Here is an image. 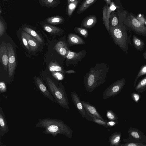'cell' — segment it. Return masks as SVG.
<instances>
[{
	"label": "cell",
	"instance_id": "obj_1",
	"mask_svg": "<svg viewBox=\"0 0 146 146\" xmlns=\"http://www.w3.org/2000/svg\"><path fill=\"white\" fill-rule=\"evenodd\" d=\"M109 67L104 63H97L91 67L84 76V85L86 90L89 93L106 81V78Z\"/></svg>",
	"mask_w": 146,
	"mask_h": 146
},
{
	"label": "cell",
	"instance_id": "obj_2",
	"mask_svg": "<svg viewBox=\"0 0 146 146\" xmlns=\"http://www.w3.org/2000/svg\"><path fill=\"white\" fill-rule=\"evenodd\" d=\"M35 127L44 129L42 131L43 133L51 135L53 137L59 134L69 138L72 137V130L62 121L59 119L51 118L39 119Z\"/></svg>",
	"mask_w": 146,
	"mask_h": 146
},
{
	"label": "cell",
	"instance_id": "obj_3",
	"mask_svg": "<svg viewBox=\"0 0 146 146\" xmlns=\"http://www.w3.org/2000/svg\"><path fill=\"white\" fill-rule=\"evenodd\" d=\"M110 34L115 43L126 54L128 53L129 44H132L131 35H129L125 25L119 21L118 25L115 27H110Z\"/></svg>",
	"mask_w": 146,
	"mask_h": 146
},
{
	"label": "cell",
	"instance_id": "obj_4",
	"mask_svg": "<svg viewBox=\"0 0 146 146\" xmlns=\"http://www.w3.org/2000/svg\"><path fill=\"white\" fill-rule=\"evenodd\" d=\"M119 21L126 27L137 35L146 36V27L137 19L132 13L125 11L120 13L118 11Z\"/></svg>",
	"mask_w": 146,
	"mask_h": 146
},
{
	"label": "cell",
	"instance_id": "obj_5",
	"mask_svg": "<svg viewBox=\"0 0 146 146\" xmlns=\"http://www.w3.org/2000/svg\"><path fill=\"white\" fill-rule=\"evenodd\" d=\"M46 79L48 89L54 98V102L65 109H69L68 100L64 87L62 84L57 86L49 77Z\"/></svg>",
	"mask_w": 146,
	"mask_h": 146
},
{
	"label": "cell",
	"instance_id": "obj_6",
	"mask_svg": "<svg viewBox=\"0 0 146 146\" xmlns=\"http://www.w3.org/2000/svg\"><path fill=\"white\" fill-rule=\"evenodd\" d=\"M125 84V79L123 78L117 80L110 84L103 92V99H106L118 94L123 89Z\"/></svg>",
	"mask_w": 146,
	"mask_h": 146
},
{
	"label": "cell",
	"instance_id": "obj_7",
	"mask_svg": "<svg viewBox=\"0 0 146 146\" xmlns=\"http://www.w3.org/2000/svg\"><path fill=\"white\" fill-rule=\"evenodd\" d=\"M128 133L129 137L127 139L123 138V141L124 142L146 143V135L138 129L130 127Z\"/></svg>",
	"mask_w": 146,
	"mask_h": 146
},
{
	"label": "cell",
	"instance_id": "obj_8",
	"mask_svg": "<svg viewBox=\"0 0 146 146\" xmlns=\"http://www.w3.org/2000/svg\"><path fill=\"white\" fill-rule=\"evenodd\" d=\"M86 51L84 50H83L78 52L69 50L68 54L66 57L67 66L76 65L78 62L81 61L82 59L86 56Z\"/></svg>",
	"mask_w": 146,
	"mask_h": 146
},
{
	"label": "cell",
	"instance_id": "obj_9",
	"mask_svg": "<svg viewBox=\"0 0 146 146\" xmlns=\"http://www.w3.org/2000/svg\"><path fill=\"white\" fill-rule=\"evenodd\" d=\"M119 7L116 5L113 2H112L110 5L106 4L103 8V21L106 29L110 34L109 19L111 13Z\"/></svg>",
	"mask_w": 146,
	"mask_h": 146
},
{
	"label": "cell",
	"instance_id": "obj_10",
	"mask_svg": "<svg viewBox=\"0 0 146 146\" xmlns=\"http://www.w3.org/2000/svg\"><path fill=\"white\" fill-rule=\"evenodd\" d=\"M71 96L74 105L82 116L88 120L92 121V117L87 113L77 94L75 92H71Z\"/></svg>",
	"mask_w": 146,
	"mask_h": 146
},
{
	"label": "cell",
	"instance_id": "obj_11",
	"mask_svg": "<svg viewBox=\"0 0 146 146\" xmlns=\"http://www.w3.org/2000/svg\"><path fill=\"white\" fill-rule=\"evenodd\" d=\"M7 53L8 56V73L9 76H12L14 73L16 65L15 53L13 48L10 43L7 44Z\"/></svg>",
	"mask_w": 146,
	"mask_h": 146
},
{
	"label": "cell",
	"instance_id": "obj_12",
	"mask_svg": "<svg viewBox=\"0 0 146 146\" xmlns=\"http://www.w3.org/2000/svg\"><path fill=\"white\" fill-rule=\"evenodd\" d=\"M81 102L88 114L90 116L94 117L104 121H105L97 111L95 106L88 102L81 100Z\"/></svg>",
	"mask_w": 146,
	"mask_h": 146
},
{
	"label": "cell",
	"instance_id": "obj_13",
	"mask_svg": "<svg viewBox=\"0 0 146 146\" xmlns=\"http://www.w3.org/2000/svg\"><path fill=\"white\" fill-rule=\"evenodd\" d=\"M36 86L38 90L45 97L52 102L54 99L48 88L39 77H37L36 80Z\"/></svg>",
	"mask_w": 146,
	"mask_h": 146
},
{
	"label": "cell",
	"instance_id": "obj_14",
	"mask_svg": "<svg viewBox=\"0 0 146 146\" xmlns=\"http://www.w3.org/2000/svg\"><path fill=\"white\" fill-rule=\"evenodd\" d=\"M7 44L5 42H2L0 45V58L4 69L7 72L8 64V56L6 48Z\"/></svg>",
	"mask_w": 146,
	"mask_h": 146
},
{
	"label": "cell",
	"instance_id": "obj_15",
	"mask_svg": "<svg viewBox=\"0 0 146 146\" xmlns=\"http://www.w3.org/2000/svg\"><path fill=\"white\" fill-rule=\"evenodd\" d=\"M9 131L7 122L2 108L0 107V140Z\"/></svg>",
	"mask_w": 146,
	"mask_h": 146
},
{
	"label": "cell",
	"instance_id": "obj_16",
	"mask_svg": "<svg viewBox=\"0 0 146 146\" xmlns=\"http://www.w3.org/2000/svg\"><path fill=\"white\" fill-rule=\"evenodd\" d=\"M97 21V18L94 15L86 17L82 21L81 25L82 27L90 29L93 27Z\"/></svg>",
	"mask_w": 146,
	"mask_h": 146
},
{
	"label": "cell",
	"instance_id": "obj_17",
	"mask_svg": "<svg viewBox=\"0 0 146 146\" xmlns=\"http://www.w3.org/2000/svg\"><path fill=\"white\" fill-rule=\"evenodd\" d=\"M54 47L56 52L64 57H66L69 52V50L64 41H59L55 44Z\"/></svg>",
	"mask_w": 146,
	"mask_h": 146
},
{
	"label": "cell",
	"instance_id": "obj_18",
	"mask_svg": "<svg viewBox=\"0 0 146 146\" xmlns=\"http://www.w3.org/2000/svg\"><path fill=\"white\" fill-rule=\"evenodd\" d=\"M23 34L27 40L31 49L33 51L37 50L39 45V42L35 38L25 31H22Z\"/></svg>",
	"mask_w": 146,
	"mask_h": 146
},
{
	"label": "cell",
	"instance_id": "obj_19",
	"mask_svg": "<svg viewBox=\"0 0 146 146\" xmlns=\"http://www.w3.org/2000/svg\"><path fill=\"white\" fill-rule=\"evenodd\" d=\"M68 42L71 46L83 44L85 43L84 40L79 36L74 33H70L68 36Z\"/></svg>",
	"mask_w": 146,
	"mask_h": 146
},
{
	"label": "cell",
	"instance_id": "obj_20",
	"mask_svg": "<svg viewBox=\"0 0 146 146\" xmlns=\"http://www.w3.org/2000/svg\"><path fill=\"white\" fill-rule=\"evenodd\" d=\"M122 133L121 132H115L109 137L108 141L110 146H120Z\"/></svg>",
	"mask_w": 146,
	"mask_h": 146
},
{
	"label": "cell",
	"instance_id": "obj_21",
	"mask_svg": "<svg viewBox=\"0 0 146 146\" xmlns=\"http://www.w3.org/2000/svg\"><path fill=\"white\" fill-rule=\"evenodd\" d=\"M132 44L139 51H141L145 46L144 42L141 39L134 35H133Z\"/></svg>",
	"mask_w": 146,
	"mask_h": 146
},
{
	"label": "cell",
	"instance_id": "obj_22",
	"mask_svg": "<svg viewBox=\"0 0 146 146\" xmlns=\"http://www.w3.org/2000/svg\"><path fill=\"white\" fill-rule=\"evenodd\" d=\"M98 0H84L80 5L77 11V14L82 13Z\"/></svg>",
	"mask_w": 146,
	"mask_h": 146
},
{
	"label": "cell",
	"instance_id": "obj_23",
	"mask_svg": "<svg viewBox=\"0 0 146 146\" xmlns=\"http://www.w3.org/2000/svg\"><path fill=\"white\" fill-rule=\"evenodd\" d=\"M39 4L43 7L48 8L56 7L60 3V0H38Z\"/></svg>",
	"mask_w": 146,
	"mask_h": 146
},
{
	"label": "cell",
	"instance_id": "obj_24",
	"mask_svg": "<svg viewBox=\"0 0 146 146\" xmlns=\"http://www.w3.org/2000/svg\"><path fill=\"white\" fill-rule=\"evenodd\" d=\"M46 21L48 24L56 25L63 23L64 22V20L62 17L56 15L47 18Z\"/></svg>",
	"mask_w": 146,
	"mask_h": 146
},
{
	"label": "cell",
	"instance_id": "obj_25",
	"mask_svg": "<svg viewBox=\"0 0 146 146\" xmlns=\"http://www.w3.org/2000/svg\"><path fill=\"white\" fill-rule=\"evenodd\" d=\"M44 30L51 34H56L62 31L60 28L50 25L45 24L42 26Z\"/></svg>",
	"mask_w": 146,
	"mask_h": 146
},
{
	"label": "cell",
	"instance_id": "obj_26",
	"mask_svg": "<svg viewBox=\"0 0 146 146\" xmlns=\"http://www.w3.org/2000/svg\"><path fill=\"white\" fill-rule=\"evenodd\" d=\"M134 89L140 93L145 91L146 90V76L139 81L135 86Z\"/></svg>",
	"mask_w": 146,
	"mask_h": 146
},
{
	"label": "cell",
	"instance_id": "obj_27",
	"mask_svg": "<svg viewBox=\"0 0 146 146\" xmlns=\"http://www.w3.org/2000/svg\"><path fill=\"white\" fill-rule=\"evenodd\" d=\"M23 30L30 35L35 38L40 43L42 44L43 40L39 35L34 30L28 27H25L23 28Z\"/></svg>",
	"mask_w": 146,
	"mask_h": 146
},
{
	"label": "cell",
	"instance_id": "obj_28",
	"mask_svg": "<svg viewBox=\"0 0 146 146\" xmlns=\"http://www.w3.org/2000/svg\"><path fill=\"white\" fill-rule=\"evenodd\" d=\"M119 24L118 19L115 12L114 11L111 14L109 19V27H115L117 26Z\"/></svg>",
	"mask_w": 146,
	"mask_h": 146
},
{
	"label": "cell",
	"instance_id": "obj_29",
	"mask_svg": "<svg viewBox=\"0 0 146 146\" xmlns=\"http://www.w3.org/2000/svg\"><path fill=\"white\" fill-rule=\"evenodd\" d=\"M48 69L52 72L56 71L64 72L62 67L56 62H51L49 64Z\"/></svg>",
	"mask_w": 146,
	"mask_h": 146
},
{
	"label": "cell",
	"instance_id": "obj_30",
	"mask_svg": "<svg viewBox=\"0 0 146 146\" xmlns=\"http://www.w3.org/2000/svg\"><path fill=\"white\" fill-rule=\"evenodd\" d=\"M79 1L78 0H75L68 5L67 13L69 17H71Z\"/></svg>",
	"mask_w": 146,
	"mask_h": 146
},
{
	"label": "cell",
	"instance_id": "obj_31",
	"mask_svg": "<svg viewBox=\"0 0 146 146\" xmlns=\"http://www.w3.org/2000/svg\"><path fill=\"white\" fill-rule=\"evenodd\" d=\"M145 74H146V64H144L141 67L140 70L134 80V86H136L137 81L141 76Z\"/></svg>",
	"mask_w": 146,
	"mask_h": 146
},
{
	"label": "cell",
	"instance_id": "obj_32",
	"mask_svg": "<svg viewBox=\"0 0 146 146\" xmlns=\"http://www.w3.org/2000/svg\"><path fill=\"white\" fill-rule=\"evenodd\" d=\"M74 30L75 32L79 34L84 38H87L88 36V30L82 27H75Z\"/></svg>",
	"mask_w": 146,
	"mask_h": 146
},
{
	"label": "cell",
	"instance_id": "obj_33",
	"mask_svg": "<svg viewBox=\"0 0 146 146\" xmlns=\"http://www.w3.org/2000/svg\"><path fill=\"white\" fill-rule=\"evenodd\" d=\"M106 115L110 121H117L118 119L117 115L110 110L106 111Z\"/></svg>",
	"mask_w": 146,
	"mask_h": 146
},
{
	"label": "cell",
	"instance_id": "obj_34",
	"mask_svg": "<svg viewBox=\"0 0 146 146\" xmlns=\"http://www.w3.org/2000/svg\"><path fill=\"white\" fill-rule=\"evenodd\" d=\"M91 117L92 118V121L102 125L107 128L108 127L107 125L106 120L104 121L94 117Z\"/></svg>",
	"mask_w": 146,
	"mask_h": 146
},
{
	"label": "cell",
	"instance_id": "obj_35",
	"mask_svg": "<svg viewBox=\"0 0 146 146\" xmlns=\"http://www.w3.org/2000/svg\"><path fill=\"white\" fill-rule=\"evenodd\" d=\"M52 76L58 80H62L64 78V76L62 72L56 71L52 72Z\"/></svg>",
	"mask_w": 146,
	"mask_h": 146
},
{
	"label": "cell",
	"instance_id": "obj_36",
	"mask_svg": "<svg viewBox=\"0 0 146 146\" xmlns=\"http://www.w3.org/2000/svg\"><path fill=\"white\" fill-rule=\"evenodd\" d=\"M120 146H146V143L136 142L125 143L121 144Z\"/></svg>",
	"mask_w": 146,
	"mask_h": 146
},
{
	"label": "cell",
	"instance_id": "obj_37",
	"mask_svg": "<svg viewBox=\"0 0 146 146\" xmlns=\"http://www.w3.org/2000/svg\"><path fill=\"white\" fill-rule=\"evenodd\" d=\"M131 99L136 103H138L141 98V95L137 92L132 93L131 94Z\"/></svg>",
	"mask_w": 146,
	"mask_h": 146
},
{
	"label": "cell",
	"instance_id": "obj_38",
	"mask_svg": "<svg viewBox=\"0 0 146 146\" xmlns=\"http://www.w3.org/2000/svg\"><path fill=\"white\" fill-rule=\"evenodd\" d=\"M5 24L1 18L0 19V36H2L4 34L5 31Z\"/></svg>",
	"mask_w": 146,
	"mask_h": 146
},
{
	"label": "cell",
	"instance_id": "obj_39",
	"mask_svg": "<svg viewBox=\"0 0 146 146\" xmlns=\"http://www.w3.org/2000/svg\"><path fill=\"white\" fill-rule=\"evenodd\" d=\"M7 91V88L5 82L3 81H1L0 82V94L6 92Z\"/></svg>",
	"mask_w": 146,
	"mask_h": 146
},
{
	"label": "cell",
	"instance_id": "obj_40",
	"mask_svg": "<svg viewBox=\"0 0 146 146\" xmlns=\"http://www.w3.org/2000/svg\"><path fill=\"white\" fill-rule=\"evenodd\" d=\"M21 37L24 44V45L26 48L29 50H30L31 48L29 45L27 41L23 35L21 33Z\"/></svg>",
	"mask_w": 146,
	"mask_h": 146
},
{
	"label": "cell",
	"instance_id": "obj_41",
	"mask_svg": "<svg viewBox=\"0 0 146 146\" xmlns=\"http://www.w3.org/2000/svg\"><path fill=\"white\" fill-rule=\"evenodd\" d=\"M136 17L139 21L142 24L145 25V17L143 15L139 14Z\"/></svg>",
	"mask_w": 146,
	"mask_h": 146
},
{
	"label": "cell",
	"instance_id": "obj_42",
	"mask_svg": "<svg viewBox=\"0 0 146 146\" xmlns=\"http://www.w3.org/2000/svg\"><path fill=\"white\" fill-rule=\"evenodd\" d=\"M118 123L117 121H110L107 122V124L108 127H111L115 125Z\"/></svg>",
	"mask_w": 146,
	"mask_h": 146
},
{
	"label": "cell",
	"instance_id": "obj_43",
	"mask_svg": "<svg viewBox=\"0 0 146 146\" xmlns=\"http://www.w3.org/2000/svg\"><path fill=\"white\" fill-rule=\"evenodd\" d=\"M65 73L68 74H72L76 73V72L72 70H69L65 72Z\"/></svg>",
	"mask_w": 146,
	"mask_h": 146
},
{
	"label": "cell",
	"instance_id": "obj_44",
	"mask_svg": "<svg viewBox=\"0 0 146 146\" xmlns=\"http://www.w3.org/2000/svg\"><path fill=\"white\" fill-rule=\"evenodd\" d=\"M106 3V4L108 5H110L112 2L111 0H104Z\"/></svg>",
	"mask_w": 146,
	"mask_h": 146
},
{
	"label": "cell",
	"instance_id": "obj_45",
	"mask_svg": "<svg viewBox=\"0 0 146 146\" xmlns=\"http://www.w3.org/2000/svg\"><path fill=\"white\" fill-rule=\"evenodd\" d=\"M143 56L145 59L146 60V51L143 54Z\"/></svg>",
	"mask_w": 146,
	"mask_h": 146
},
{
	"label": "cell",
	"instance_id": "obj_46",
	"mask_svg": "<svg viewBox=\"0 0 146 146\" xmlns=\"http://www.w3.org/2000/svg\"><path fill=\"white\" fill-rule=\"evenodd\" d=\"M75 0H67L68 5L71 2H73L75 1Z\"/></svg>",
	"mask_w": 146,
	"mask_h": 146
},
{
	"label": "cell",
	"instance_id": "obj_47",
	"mask_svg": "<svg viewBox=\"0 0 146 146\" xmlns=\"http://www.w3.org/2000/svg\"><path fill=\"white\" fill-rule=\"evenodd\" d=\"M145 25L146 26V18L145 17Z\"/></svg>",
	"mask_w": 146,
	"mask_h": 146
},
{
	"label": "cell",
	"instance_id": "obj_48",
	"mask_svg": "<svg viewBox=\"0 0 146 146\" xmlns=\"http://www.w3.org/2000/svg\"><path fill=\"white\" fill-rule=\"evenodd\" d=\"M78 1H82V0H78Z\"/></svg>",
	"mask_w": 146,
	"mask_h": 146
}]
</instances>
